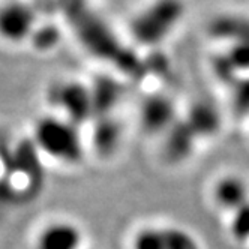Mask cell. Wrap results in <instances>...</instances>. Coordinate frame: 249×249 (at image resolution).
Returning <instances> with one entry per match:
<instances>
[{"instance_id": "cell-1", "label": "cell", "mask_w": 249, "mask_h": 249, "mask_svg": "<svg viewBox=\"0 0 249 249\" xmlns=\"http://www.w3.org/2000/svg\"><path fill=\"white\" fill-rule=\"evenodd\" d=\"M35 144L48 158L65 165H74L81 161L84 144L78 124L65 117L50 116L35 124Z\"/></svg>"}, {"instance_id": "cell-2", "label": "cell", "mask_w": 249, "mask_h": 249, "mask_svg": "<svg viewBox=\"0 0 249 249\" xmlns=\"http://www.w3.org/2000/svg\"><path fill=\"white\" fill-rule=\"evenodd\" d=\"M131 249H201L191 231L174 225H149L132 236Z\"/></svg>"}, {"instance_id": "cell-3", "label": "cell", "mask_w": 249, "mask_h": 249, "mask_svg": "<svg viewBox=\"0 0 249 249\" xmlns=\"http://www.w3.org/2000/svg\"><path fill=\"white\" fill-rule=\"evenodd\" d=\"M83 230L69 219L50 221L35 236L33 249H83Z\"/></svg>"}, {"instance_id": "cell-4", "label": "cell", "mask_w": 249, "mask_h": 249, "mask_svg": "<svg viewBox=\"0 0 249 249\" xmlns=\"http://www.w3.org/2000/svg\"><path fill=\"white\" fill-rule=\"evenodd\" d=\"M213 197L218 206L239 212L248 206L249 186L240 177L225 176L219 179L213 188Z\"/></svg>"}]
</instances>
